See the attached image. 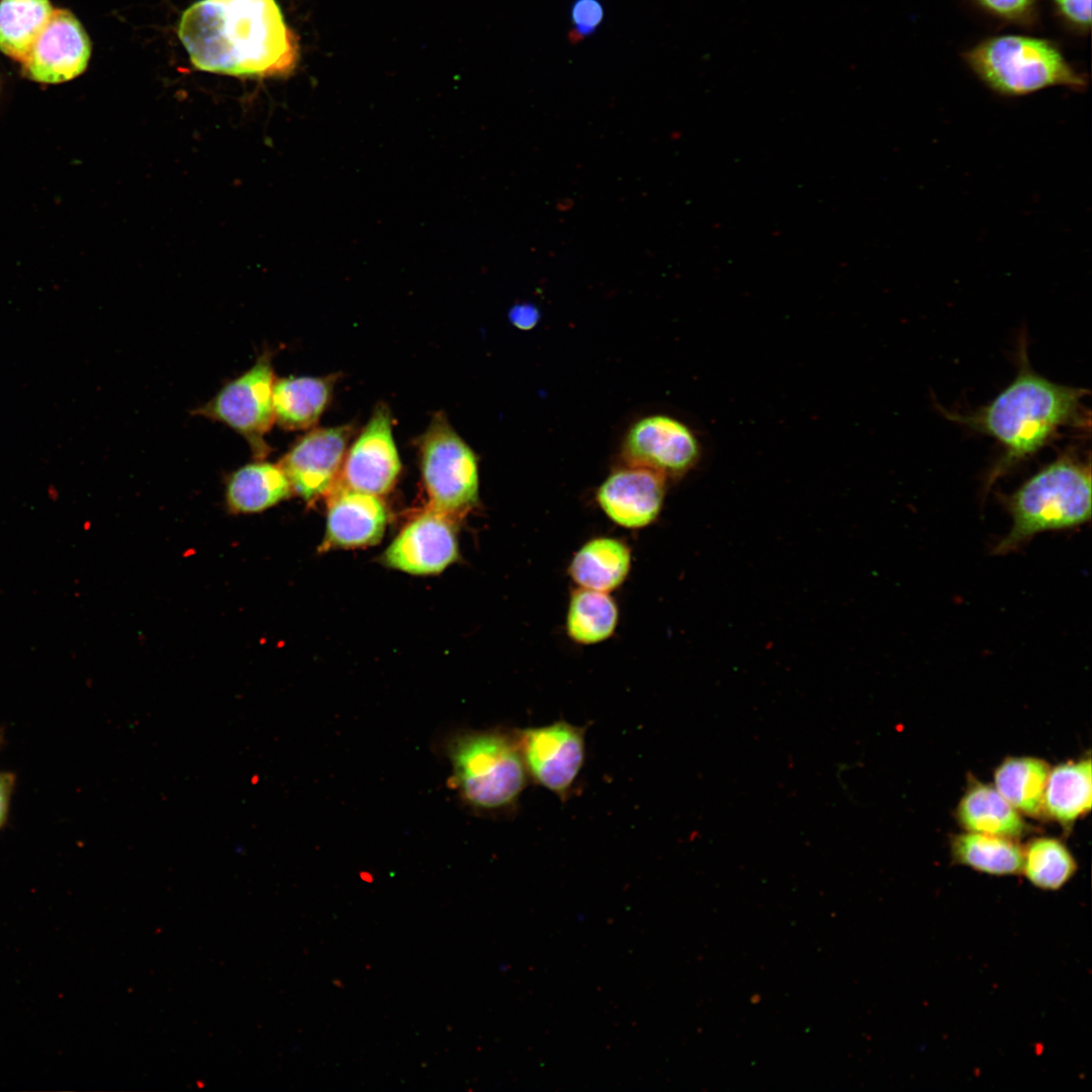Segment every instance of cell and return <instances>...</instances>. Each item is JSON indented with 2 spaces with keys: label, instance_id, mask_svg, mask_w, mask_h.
I'll return each mask as SVG.
<instances>
[{
  "label": "cell",
  "instance_id": "obj_1",
  "mask_svg": "<svg viewBox=\"0 0 1092 1092\" xmlns=\"http://www.w3.org/2000/svg\"><path fill=\"white\" fill-rule=\"evenodd\" d=\"M178 35L200 71L284 77L299 60L297 36L276 0H199L182 13Z\"/></svg>",
  "mask_w": 1092,
  "mask_h": 1092
},
{
  "label": "cell",
  "instance_id": "obj_2",
  "mask_svg": "<svg viewBox=\"0 0 1092 1092\" xmlns=\"http://www.w3.org/2000/svg\"><path fill=\"white\" fill-rule=\"evenodd\" d=\"M1018 358L1014 379L986 405L964 414L941 408L950 421L993 438L1003 448L986 477L985 495L1000 477L1050 444L1062 429L1089 424L1083 403L1086 389L1054 382L1035 372L1024 339Z\"/></svg>",
  "mask_w": 1092,
  "mask_h": 1092
},
{
  "label": "cell",
  "instance_id": "obj_3",
  "mask_svg": "<svg viewBox=\"0 0 1092 1092\" xmlns=\"http://www.w3.org/2000/svg\"><path fill=\"white\" fill-rule=\"evenodd\" d=\"M999 500L1012 523L992 549L996 555L1018 550L1044 532L1076 529L1091 519L1090 461L1063 452Z\"/></svg>",
  "mask_w": 1092,
  "mask_h": 1092
},
{
  "label": "cell",
  "instance_id": "obj_4",
  "mask_svg": "<svg viewBox=\"0 0 1092 1092\" xmlns=\"http://www.w3.org/2000/svg\"><path fill=\"white\" fill-rule=\"evenodd\" d=\"M451 785L461 801L483 816L515 812L530 783L515 729L462 730L445 743Z\"/></svg>",
  "mask_w": 1092,
  "mask_h": 1092
},
{
  "label": "cell",
  "instance_id": "obj_5",
  "mask_svg": "<svg viewBox=\"0 0 1092 1092\" xmlns=\"http://www.w3.org/2000/svg\"><path fill=\"white\" fill-rule=\"evenodd\" d=\"M977 77L995 93L1024 96L1042 89L1064 86L1082 90L1086 79L1049 39L1002 34L988 37L963 55Z\"/></svg>",
  "mask_w": 1092,
  "mask_h": 1092
},
{
  "label": "cell",
  "instance_id": "obj_6",
  "mask_svg": "<svg viewBox=\"0 0 1092 1092\" xmlns=\"http://www.w3.org/2000/svg\"><path fill=\"white\" fill-rule=\"evenodd\" d=\"M421 460L431 509L451 517L476 504L477 458L443 415L432 420L422 438Z\"/></svg>",
  "mask_w": 1092,
  "mask_h": 1092
},
{
  "label": "cell",
  "instance_id": "obj_7",
  "mask_svg": "<svg viewBox=\"0 0 1092 1092\" xmlns=\"http://www.w3.org/2000/svg\"><path fill=\"white\" fill-rule=\"evenodd\" d=\"M275 377L268 351L253 367L229 381L193 414L225 424L249 443L254 456L261 460L269 453L264 435L275 422L272 389Z\"/></svg>",
  "mask_w": 1092,
  "mask_h": 1092
},
{
  "label": "cell",
  "instance_id": "obj_8",
  "mask_svg": "<svg viewBox=\"0 0 1092 1092\" xmlns=\"http://www.w3.org/2000/svg\"><path fill=\"white\" fill-rule=\"evenodd\" d=\"M515 733L530 781L567 800L584 763L585 728L556 721Z\"/></svg>",
  "mask_w": 1092,
  "mask_h": 1092
},
{
  "label": "cell",
  "instance_id": "obj_9",
  "mask_svg": "<svg viewBox=\"0 0 1092 1092\" xmlns=\"http://www.w3.org/2000/svg\"><path fill=\"white\" fill-rule=\"evenodd\" d=\"M624 464L640 466L677 479L696 467L702 455L694 431L667 415L639 419L625 434L621 449Z\"/></svg>",
  "mask_w": 1092,
  "mask_h": 1092
},
{
  "label": "cell",
  "instance_id": "obj_10",
  "mask_svg": "<svg viewBox=\"0 0 1092 1092\" xmlns=\"http://www.w3.org/2000/svg\"><path fill=\"white\" fill-rule=\"evenodd\" d=\"M91 42L78 18L69 10L55 9L21 64L24 78L40 84L75 79L87 68Z\"/></svg>",
  "mask_w": 1092,
  "mask_h": 1092
},
{
  "label": "cell",
  "instance_id": "obj_11",
  "mask_svg": "<svg viewBox=\"0 0 1092 1092\" xmlns=\"http://www.w3.org/2000/svg\"><path fill=\"white\" fill-rule=\"evenodd\" d=\"M399 471L390 413L381 404L345 456L339 486L378 496L392 488Z\"/></svg>",
  "mask_w": 1092,
  "mask_h": 1092
},
{
  "label": "cell",
  "instance_id": "obj_12",
  "mask_svg": "<svg viewBox=\"0 0 1092 1092\" xmlns=\"http://www.w3.org/2000/svg\"><path fill=\"white\" fill-rule=\"evenodd\" d=\"M351 436L348 427L315 429L300 438L279 462L291 489L306 502L336 485Z\"/></svg>",
  "mask_w": 1092,
  "mask_h": 1092
},
{
  "label": "cell",
  "instance_id": "obj_13",
  "mask_svg": "<svg viewBox=\"0 0 1092 1092\" xmlns=\"http://www.w3.org/2000/svg\"><path fill=\"white\" fill-rule=\"evenodd\" d=\"M666 477L640 466L613 470L596 491L604 514L626 529L645 528L658 518L666 492Z\"/></svg>",
  "mask_w": 1092,
  "mask_h": 1092
},
{
  "label": "cell",
  "instance_id": "obj_14",
  "mask_svg": "<svg viewBox=\"0 0 1092 1092\" xmlns=\"http://www.w3.org/2000/svg\"><path fill=\"white\" fill-rule=\"evenodd\" d=\"M450 517L433 509L413 520L384 554L387 565L412 574H434L458 556Z\"/></svg>",
  "mask_w": 1092,
  "mask_h": 1092
},
{
  "label": "cell",
  "instance_id": "obj_15",
  "mask_svg": "<svg viewBox=\"0 0 1092 1092\" xmlns=\"http://www.w3.org/2000/svg\"><path fill=\"white\" fill-rule=\"evenodd\" d=\"M329 504L326 543L351 548L378 542L386 510L377 495L335 485Z\"/></svg>",
  "mask_w": 1092,
  "mask_h": 1092
},
{
  "label": "cell",
  "instance_id": "obj_16",
  "mask_svg": "<svg viewBox=\"0 0 1092 1092\" xmlns=\"http://www.w3.org/2000/svg\"><path fill=\"white\" fill-rule=\"evenodd\" d=\"M631 560V550L622 540L596 537L574 553L567 571L578 587L610 593L627 578Z\"/></svg>",
  "mask_w": 1092,
  "mask_h": 1092
},
{
  "label": "cell",
  "instance_id": "obj_17",
  "mask_svg": "<svg viewBox=\"0 0 1092 1092\" xmlns=\"http://www.w3.org/2000/svg\"><path fill=\"white\" fill-rule=\"evenodd\" d=\"M291 485L279 464L258 460L234 471L226 481V505L235 514L265 511L286 498Z\"/></svg>",
  "mask_w": 1092,
  "mask_h": 1092
},
{
  "label": "cell",
  "instance_id": "obj_18",
  "mask_svg": "<svg viewBox=\"0 0 1092 1092\" xmlns=\"http://www.w3.org/2000/svg\"><path fill=\"white\" fill-rule=\"evenodd\" d=\"M331 381L314 377H289L274 380L272 401L275 421L287 430L313 426L331 395Z\"/></svg>",
  "mask_w": 1092,
  "mask_h": 1092
},
{
  "label": "cell",
  "instance_id": "obj_19",
  "mask_svg": "<svg viewBox=\"0 0 1092 1092\" xmlns=\"http://www.w3.org/2000/svg\"><path fill=\"white\" fill-rule=\"evenodd\" d=\"M958 817L970 832L1015 837L1022 833L1024 822L996 789L976 784L963 797Z\"/></svg>",
  "mask_w": 1092,
  "mask_h": 1092
},
{
  "label": "cell",
  "instance_id": "obj_20",
  "mask_svg": "<svg viewBox=\"0 0 1092 1092\" xmlns=\"http://www.w3.org/2000/svg\"><path fill=\"white\" fill-rule=\"evenodd\" d=\"M619 610L609 593L578 587L571 593L566 634L575 643L592 645L609 639L615 632Z\"/></svg>",
  "mask_w": 1092,
  "mask_h": 1092
},
{
  "label": "cell",
  "instance_id": "obj_21",
  "mask_svg": "<svg viewBox=\"0 0 1092 1092\" xmlns=\"http://www.w3.org/2000/svg\"><path fill=\"white\" fill-rule=\"evenodd\" d=\"M54 11L50 0H0V51L22 63Z\"/></svg>",
  "mask_w": 1092,
  "mask_h": 1092
},
{
  "label": "cell",
  "instance_id": "obj_22",
  "mask_svg": "<svg viewBox=\"0 0 1092 1092\" xmlns=\"http://www.w3.org/2000/svg\"><path fill=\"white\" fill-rule=\"evenodd\" d=\"M1091 761L1082 759L1056 766L1050 774L1043 808L1062 823H1071L1091 808Z\"/></svg>",
  "mask_w": 1092,
  "mask_h": 1092
},
{
  "label": "cell",
  "instance_id": "obj_23",
  "mask_svg": "<svg viewBox=\"0 0 1092 1092\" xmlns=\"http://www.w3.org/2000/svg\"><path fill=\"white\" fill-rule=\"evenodd\" d=\"M1050 774L1048 763L1033 757H1011L995 771L998 793L1016 810L1038 816Z\"/></svg>",
  "mask_w": 1092,
  "mask_h": 1092
},
{
  "label": "cell",
  "instance_id": "obj_24",
  "mask_svg": "<svg viewBox=\"0 0 1092 1092\" xmlns=\"http://www.w3.org/2000/svg\"><path fill=\"white\" fill-rule=\"evenodd\" d=\"M954 859L982 873L995 876L1021 872L1022 849L1008 837L970 832L952 842Z\"/></svg>",
  "mask_w": 1092,
  "mask_h": 1092
},
{
  "label": "cell",
  "instance_id": "obj_25",
  "mask_svg": "<svg viewBox=\"0 0 1092 1092\" xmlns=\"http://www.w3.org/2000/svg\"><path fill=\"white\" fill-rule=\"evenodd\" d=\"M1077 863L1068 848L1054 838L1031 841L1023 853L1021 872L1041 890L1056 891L1075 875Z\"/></svg>",
  "mask_w": 1092,
  "mask_h": 1092
},
{
  "label": "cell",
  "instance_id": "obj_26",
  "mask_svg": "<svg viewBox=\"0 0 1092 1092\" xmlns=\"http://www.w3.org/2000/svg\"><path fill=\"white\" fill-rule=\"evenodd\" d=\"M604 17L605 8L600 0H573L569 9V41L577 43L590 36Z\"/></svg>",
  "mask_w": 1092,
  "mask_h": 1092
},
{
  "label": "cell",
  "instance_id": "obj_27",
  "mask_svg": "<svg viewBox=\"0 0 1092 1092\" xmlns=\"http://www.w3.org/2000/svg\"><path fill=\"white\" fill-rule=\"evenodd\" d=\"M973 2L998 19L1028 24L1034 20L1037 0H973Z\"/></svg>",
  "mask_w": 1092,
  "mask_h": 1092
},
{
  "label": "cell",
  "instance_id": "obj_28",
  "mask_svg": "<svg viewBox=\"0 0 1092 1092\" xmlns=\"http://www.w3.org/2000/svg\"><path fill=\"white\" fill-rule=\"evenodd\" d=\"M1061 18L1079 32L1091 27V0H1053Z\"/></svg>",
  "mask_w": 1092,
  "mask_h": 1092
},
{
  "label": "cell",
  "instance_id": "obj_29",
  "mask_svg": "<svg viewBox=\"0 0 1092 1092\" xmlns=\"http://www.w3.org/2000/svg\"><path fill=\"white\" fill-rule=\"evenodd\" d=\"M510 322L518 329L528 331L533 329L539 321V310L532 304L521 303L512 307L509 313Z\"/></svg>",
  "mask_w": 1092,
  "mask_h": 1092
},
{
  "label": "cell",
  "instance_id": "obj_30",
  "mask_svg": "<svg viewBox=\"0 0 1092 1092\" xmlns=\"http://www.w3.org/2000/svg\"><path fill=\"white\" fill-rule=\"evenodd\" d=\"M14 785L15 778L12 774L7 771L0 772V829L3 827L8 817Z\"/></svg>",
  "mask_w": 1092,
  "mask_h": 1092
},
{
  "label": "cell",
  "instance_id": "obj_31",
  "mask_svg": "<svg viewBox=\"0 0 1092 1092\" xmlns=\"http://www.w3.org/2000/svg\"><path fill=\"white\" fill-rule=\"evenodd\" d=\"M0 91H1V81H0Z\"/></svg>",
  "mask_w": 1092,
  "mask_h": 1092
},
{
  "label": "cell",
  "instance_id": "obj_32",
  "mask_svg": "<svg viewBox=\"0 0 1092 1092\" xmlns=\"http://www.w3.org/2000/svg\"><path fill=\"white\" fill-rule=\"evenodd\" d=\"M0 742H1V736H0Z\"/></svg>",
  "mask_w": 1092,
  "mask_h": 1092
}]
</instances>
